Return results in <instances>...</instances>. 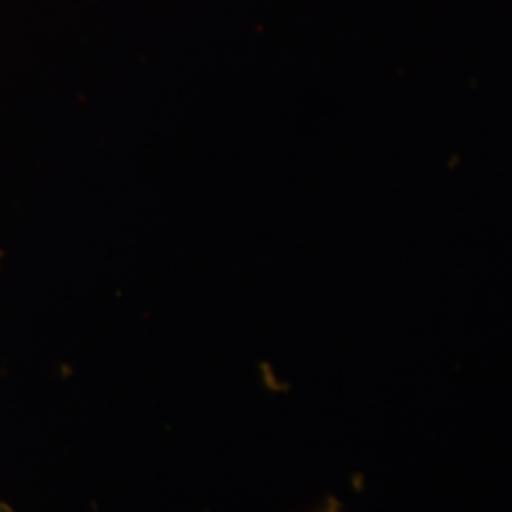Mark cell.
<instances>
[{
    "label": "cell",
    "mask_w": 512,
    "mask_h": 512,
    "mask_svg": "<svg viewBox=\"0 0 512 512\" xmlns=\"http://www.w3.org/2000/svg\"><path fill=\"white\" fill-rule=\"evenodd\" d=\"M0 512H14V509L10 505H6V503H0Z\"/></svg>",
    "instance_id": "cell-1"
}]
</instances>
